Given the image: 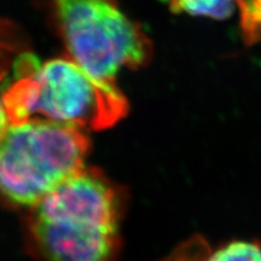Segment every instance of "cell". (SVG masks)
<instances>
[{
    "label": "cell",
    "instance_id": "1",
    "mask_svg": "<svg viewBox=\"0 0 261 261\" xmlns=\"http://www.w3.org/2000/svg\"><path fill=\"white\" fill-rule=\"evenodd\" d=\"M120 220L116 188L85 168L32 208L29 231L44 261H113Z\"/></svg>",
    "mask_w": 261,
    "mask_h": 261
},
{
    "label": "cell",
    "instance_id": "8",
    "mask_svg": "<svg viewBox=\"0 0 261 261\" xmlns=\"http://www.w3.org/2000/svg\"><path fill=\"white\" fill-rule=\"evenodd\" d=\"M205 256V252L202 242H191L188 246L182 247L180 250L166 261H203L202 257Z\"/></svg>",
    "mask_w": 261,
    "mask_h": 261
},
{
    "label": "cell",
    "instance_id": "2",
    "mask_svg": "<svg viewBox=\"0 0 261 261\" xmlns=\"http://www.w3.org/2000/svg\"><path fill=\"white\" fill-rule=\"evenodd\" d=\"M127 113V100L113 81L102 80L71 58L40 64L25 56L15 67V79L3 94L2 128L42 119L99 130Z\"/></svg>",
    "mask_w": 261,
    "mask_h": 261
},
{
    "label": "cell",
    "instance_id": "4",
    "mask_svg": "<svg viewBox=\"0 0 261 261\" xmlns=\"http://www.w3.org/2000/svg\"><path fill=\"white\" fill-rule=\"evenodd\" d=\"M71 60L94 76L113 81L125 68L145 64L151 42L113 0H52Z\"/></svg>",
    "mask_w": 261,
    "mask_h": 261
},
{
    "label": "cell",
    "instance_id": "6",
    "mask_svg": "<svg viewBox=\"0 0 261 261\" xmlns=\"http://www.w3.org/2000/svg\"><path fill=\"white\" fill-rule=\"evenodd\" d=\"M204 261H261V244L253 241H233L204 257Z\"/></svg>",
    "mask_w": 261,
    "mask_h": 261
},
{
    "label": "cell",
    "instance_id": "7",
    "mask_svg": "<svg viewBox=\"0 0 261 261\" xmlns=\"http://www.w3.org/2000/svg\"><path fill=\"white\" fill-rule=\"evenodd\" d=\"M238 8L246 40L250 44L261 40V0H238Z\"/></svg>",
    "mask_w": 261,
    "mask_h": 261
},
{
    "label": "cell",
    "instance_id": "3",
    "mask_svg": "<svg viewBox=\"0 0 261 261\" xmlns=\"http://www.w3.org/2000/svg\"><path fill=\"white\" fill-rule=\"evenodd\" d=\"M90 142L84 129L45 119L2 128L0 185L17 207L33 208L84 171Z\"/></svg>",
    "mask_w": 261,
    "mask_h": 261
},
{
    "label": "cell",
    "instance_id": "5",
    "mask_svg": "<svg viewBox=\"0 0 261 261\" xmlns=\"http://www.w3.org/2000/svg\"><path fill=\"white\" fill-rule=\"evenodd\" d=\"M175 12L214 19L230 17L238 0H165Z\"/></svg>",
    "mask_w": 261,
    "mask_h": 261
}]
</instances>
